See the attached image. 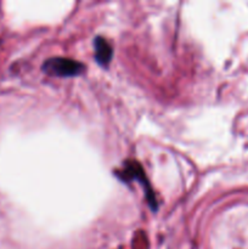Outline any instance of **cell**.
<instances>
[{"label":"cell","instance_id":"6da1fadb","mask_svg":"<svg viewBox=\"0 0 248 249\" xmlns=\"http://www.w3.org/2000/svg\"><path fill=\"white\" fill-rule=\"evenodd\" d=\"M116 174L122 181H138L139 184L143 187V190H145L146 201L150 204L151 209H152V211H157L158 202L157 199H156V195L155 192H153V190L151 189L150 182H148L147 178H146L145 175V172H143L140 163H138L136 160H126L123 165V169L116 172Z\"/></svg>","mask_w":248,"mask_h":249},{"label":"cell","instance_id":"7a4b0ae2","mask_svg":"<svg viewBox=\"0 0 248 249\" xmlns=\"http://www.w3.org/2000/svg\"><path fill=\"white\" fill-rule=\"evenodd\" d=\"M43 72L53 77H77L84 72L85 67L79 61L65 57H51L41 66Z\"/></svg>","mask_w":248,"mask_h":249},{"label":"cell","instance_id":"3957f363","mask_svg":"<svg viewBox=\"0 0 248 249\" xmlns=\"http://www.w3.org/2000/svg\"><path fill=\"white\" fill-rule=\"evenodd\" d=\"M94 50H95V60L102 67H107L111 62L113 50L108 41L102 36H96L94 39Z\"/></svg>","mask_w":248,"mask_h":249}]
</instances>
